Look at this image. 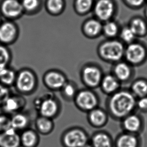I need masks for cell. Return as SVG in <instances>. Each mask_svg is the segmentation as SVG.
<instances>
[{"instance_id": "29", "label": "cell", "mask_w": 147, "mask_h": 147, "mask_svg": "<svg viewBox=\"0 0 147 147\" xmlns=\"http://www.w3.org/2000/svg\"><path fill=\"white\" fill-rule=\"evenodd\" d=\"M11 59L12 55L8 47L0 43V65H9Z\"/></svg>"}, {"instance_id": "40", "label": "cell", "mask_w": 147, "mask_h": 147, "mask_svg": "<svg viewBox=\"0 0 147 147\" xmlns=\"http://www.w3.org/2000/svg\"><path fill=\"white\" fill-rule=\"evenodd\" d=\"M2 17H1V15H0V25H1V24L2 23Z\"/></svg>"}, {"instance_id": "38", "label": "cell", "mask_w": 147, "mask_h": 147, "mask_svg": "<svg viewBox=\"0 0 147 147\" xmlns=\"http://www.w3.org/2000/svg\"><path fill=\"white\" fill-rule=\"evenodd\" d=\"M144 0H127L130 4L134 6H139L143 4Z\"/></svg>"}, {"instance_id": "35", "label": "cell", "mask_w": 147, "mask_h": 147, "mask_svg": "<svg viewBox=\"0 0 147 147\" xmlns=\"http://www.w3.org/2000/svg\"><path fill=\"white\" fill-rule=\"evenodd\" d=\"M104 31L106 34L113 36L117 32V27L115 23L110 22L106 23L104 27Z\"/></svg>"}, {"instance_id": "42", "label": "cell", "mask_w": 147, "mask_h": 147, "mask_svg": "<svg viewBox=\"0 0 147 147\" xmlns=\"http://www.w3.org/2000/svg\"></svg>"}, {"instance_id": "37", "label": "cell", "mask_w": 147, "mask_h": 147, "mask_svg": "<svg viewBox=\"0 0 147 147\" xmlns=\"http://www.w3.org/2000/svg\"><path fill=\"white\" fill-rule=\"evenodd\" d=\"M135 36V34L131 28H125L121 32V37L123 39L127 42L132 41Z\"/></svg>"}, {"instance_id": "2", "label": "cell", "mask_w": 147, "mask_h": 147, "mask_svg": "<svg viewBox=\"0 0 147 147\" xmlns=\"http://www.w3.org/2000/svg\"><path fill=\"white\" fill-rule=\"evenodd\" d=\"M33 105L38 115L53 119L57 118L61 112V101L53 92L38 96L34 100Z\"/></svg>"}, {"instance_id": "28", "label": "cell", "mask_w": 147, "mask_h": 147, "mask_svg": "<svg viewBox=\"0 0 147 147\" xmlns=\"http://www.w3.org/2000/svg\"><path fill=\"white\" fill-rule=\"evenodd\" d=\"M24 13L32 14L38 12L41 6V0H21Z\"/></svg>"}, {"instance_id": "32", "label": "cell", "mask_w": 147, "mask_h": 147, "mask_svg": "<svg viewBox=\"0 0 147 147\" xmlns=\"http://www.w3.org/2000/svg\"><path fill=\"white\" fill-rule=\"evenodd\" d=\"M11 127V115L5 113H0V133L10 129Z\"/></svg>"}, {"instance_id": "4", "label": "cell", "mask_w": 147, "mask_h": 147, "mask_svg": "<svg viewBox=\"0 0 147 147\" xmlns=\"http://www.w3.org/2000/svg\"><path fill=\"white\" fill-rule=\"evenodd\" d=\"M90 136L85 129L74 127L67 129L61 137L63 147H83L90 142Z\"/></svg>"}, {"instance_id": "21", "label": "cell", "mask_w": 147, "mask_h": 147, "mask_svg": "<svg viewBox=\"0 0 147 147\" xmlns=\"http://www.w3.org/2000/svg\"><path fill=\"white\" fill-rule=\"evenodd\" d=\"M17 72L9 65H0V83L9 88L14 87Z\"/></svg>"}, {"instance_id": "24", "label": "cell", "mask_w": 147, "mask_h": 147, "mask_svg": "<svg viewBox=\"0 0 147 147\" xmlns=\"http://www.w3.org/2000/svg\"><path fill=\"white\" fill-rule=\"evenodd\" d=\"M121 83L129 82L131 77V71L127 64L121 63L115 65L113 74Z\"/></svg>"}, {"instance_id": "15", "label": "cell", "mask_w": 147, "mask_h": 147, "mask_svg": "<svg viewBox=\"0 0 147 147\" xmlns=\"http://www.w3.org/2000/svg\"><path fill=\"white\" fill-rule=\"evenodd\" d=\"M89 143L93 147H115V140L106 131H95L90 137Z\"/></svg>"}, {"instance_id": "36", "label": "cell", "mask_w": 147, "mask_h": 147, "mask_svg": "<svg viewBox=\"0 0 147 147\" xmlns=\"http://www.w3.org/2000/svg\"><path fill=\"white\" fill-rule=\"evenodd\" d=\"M136 109L144 113H147V96L137 99Z\"/></svg>"}, {"instance_id": "19", "label": "cell", "mask_w": 147, "mask_h": 147, "mask_svg": "<svg viewBox=\"0 0 147 147\" xmlns=\"http://www.w3.org/2000/svg\"><path fill=\"white\" fill-rule=\"evenodd\" d=\"M21 147H37L40 143V136L35 129L29 127L20 133Z\"/></svg>"}, {"instance_id": "41", "label": "cell", "mask_w": 147, "mask_h": 147, "mask_svg": "<svg viewBox=\"0 0 147 147\" xmlns=\"http://www.w3.org/2000/svg\"></svg>"}, {"instance_id": "16", "label": "cell", "mask_w": 147, "mask_h": 147, "mask_svg": "<svg viewBox=\"0 0 147 147\" xmlns=\"http://www.w3.org/2000/svg\"><path fill=\"white\" fill-rule=\"evenodd\" d=\"M0 147H21L20 133L12 127L0 133Z\"/></svg>"}, {"instance_id": "22", "label": "cell", "mask_w": 147, "mask_h": 147, "mask_svg": "<svg viewBox=\"0 0 147 147\" xmlns=\"http://www.w3.org/2000/svg\"><path fill=\"white\" fill-rule=\"evenodd\" d=\"M145 57V49L139 44H131L129 45L126 51L127 59L131 63H140Z\"/></svg>"}, {"instance_id": "14", "label": "cell", "mask_w": 147, "mask_h": 147, "mask_svg": "<svg viewBox=\"0 0 147 147\" xmlns=\"http://www.w3.org/2000/svg\"><path fill=\"white\" fill-rule=\"evenodd\" d=\"M142 140L140 135L123 131L115 140V147H141Z\"/></svg>"}, {"instance_id": "30", "label": "cell", "mask_w": 147, "mask_h": 147, "mask_svg": "<svg viewBox=\"0 0 147 147\" xmlns=\"http://www.w3.org/2000/svg\"><path fill=\"white\" fill-rule=\"evenodd\" d=\"M101 25L97 21L92 20L88 21L85 26L86 32L90 35H95L100 32Z\"/></svg>"}, {"instance_id": "5", "label": "cell", "mask_w": 147, "mask_h": 147, "mask_svg": "<svg viewBox=\"0 0 147 147\" xmlns=\"http://www.w3.org/2000/svg\"><path fill=\"white\" fill-rule=\"evenodd\" d=\"M73 102L79 110L87 113L99 106L100 99L94 90L85 87L79 90Z\"/></svg>"}, {"instance_id": "31", "label": "cell", "mask_w": 147, "mask_h": 147, "mask_svg": "<svg viewBox=\"0 0 147 147\" xmlns=\"http://www.w3.org/2000/svg\"><path fill=\"white\" fill-rule=\"evenodd\" d=\"M135 35H141L145 33L146 25L145 23L140 19H136L133 21L130 27Z\"/></svg>"}, {"instance_id": "17", "label": "cell", "mask_w": 147, "mask_h": 147, "mask_svg": "<svg viewBox=\"0 0 147 147\" xmlns=\"http://www.w3.org/2000/svg\"><path fill=\"white\" fill-rule=\"evenodd\" d=\"M121 83L113 75H106L103 77L99 86L102 93L107 96L120 90Z\"/></svg>"}, {"instance_id": "39", "label": "cell", "mask_w": 147, "mask_h": 147, "mask_svg": "<svg viewBox=\"0 0 147 147\" xmlns=\"http://www.w3.org/2000/svg\"><path fill=\"white\" fill-rule=\"evenodd\" d=\"M93 147L92 145H91V144L90 143H88V144H87L86 145H85L84 147Z\"/></svg>"}, {"instance_id": "26", "label": "cell", "mask_w": 147, "mask_h": 147, "mask_svg": "<svg viewBox=\"0 0 147 147\" xmlns=\"http://www.w3.org/2000/svg\"><path fill=\"white\" fill-rule=\"evenodd\" d=\"M129 89L137 99L147 96V80L137 79L131 83Z\"/></svg>"}, {"instance_id": "3", "label": "cell", "mask_w": 147, "mask_h": 147, "mask_svg": "<svg viewBox=\"0 0 147 147\" xmlns=\"http://www.w3.org/2000/svg\"><path fill=\"white\" fill-rule=\"evenodd\" d=\"M38 85L36 74L32 69L24 68L17 71L14 87L17 93L23 96L33 94Z\"/></svg>"}, {"instance_id": "33", "label": "cell", "mask_w": 147, "mask_h": 147, "mask_svg": "<svg viewBox=\"0 0 147 147\" xmlns=\"http://www.w3.org/2000/svg\"><path fill=\"white\" fill-rule=\"evenodd\" d=\"M92 0H76L75 6L77 10L80 12H85L91 7Z\"/></svg>"}, {"instance_id": "34", "label": "cell", "mask_w": 147, "mask_h": 147, "mask_svg": "<svg viewBox=\"0 0 147 147\" xmlns=\"http://www.w3.org/2000/svg\"><path fill=\"white\" fill-rule=\"evenodd\" d=\"M10 88L0 83V108L12 93Z\"/></svg>"}, {"instance_id": "11", "label": "cell", "mask_w": 147, "mask_h": 147, "mask_svg": "<svg viewBox=\"0 0 147 147\" xmlns=\"http://www.w3.org/2000/svg\"><path fill=\"white\" fill-rule=\"evenodd\" d=\"M26 104V99L24 96L17 93V94L12 93L1 108L3 113L12 115L24 111Z\"/></svg>"}, {"instance_id": "12", "label": "cell", "mask_w": 147, "mask_h": 147, "mask_svg": "<svg viewBox=\"0 0 147 147\" xmlns=\"http://www.w3.org/2000/svg\"><path fill=\"white\" fill-rule=\"evenodd\" d=\"M123 45L118 41H108L100 48V53L103 57L111 61H118L123 57Z\"/></svg>"}, {"instance_id": "6", "label": "cell", "mask_w": 147, "mask_h": 147, "mask_svg": "<svg viewBox=\"0 0 147 147\" xmlns=\"http://www.w3.org/2000/svg\"><path fill=\"white\" fill-rule=\"evenodd\" d=\"M67 81L65 74L58 69L47 71L43 75L42 78L44 85L51 92H59Z\"/></svg>"}, {"instance_id": "7", "label": "cell", "mask_w": 147, "mask_h": 147, "mask_svg": "<svg viewBox=\"0 0 147 147\" xmlns=\"http://www.w3.org/2000/svg\"><path fill=\"white\" fill-rule=\"evenodd\" d=\"M0 13L9 20L18 19L24 13L21 0H2L0 3Z\"/></svg>"}, {"instance_id": "18", "label": "cell", "mask_w": 147, "mask_h": 147, "mask_svg": "<svg viewBox=\"0 0 147 147\" xmlns=\"http://www.w3.org/2000/svg\"><path fill=\"white\" fill-rule=\"evenodd\" d=\"M11 127L19 133L30 127V116L24 111L11 115Z\"/></svg>"}, {"instance_id": "9", "label": "cell", "mask_w": 147, "mask_h": 147, "mask_svg": "<svg viewBox=\"0 0 147 147\" xmlns=\"http://www.w3.org/2000/svg\"><path fill=\"white\" fill-rule=\"evenodd\" d=\"M103 77L100 69L94 66H88L84 67L81 74L83 84L86 88L93 90L99 88Z\"/></svg>"}, {"instance_id": "20", "label": "cell", "mask_w": 147, "mask_h": 147, "mask_svg": "<svg viewBox=\"0 0 147 147\" xmlns=\"http://www.w3.org/2000/svg\"><path fill=\"white\" fill-rule=\"evenodd\" d=\"M35 130L39 135H49L55 129V123L53 119L38 115L35 120Z\"/></svg>"}, {"instance_id": "10", "label": "cell", "mask_w": 147, "mask_h": 147, "mask_svg": "<svg viewBox=\"0 0 147 147\" xmlns=\"http://www.w3.org/2000/svg\"><path fill=\"white\" fill-rule=\"evenodd\" d=\"M19 35V29L13 21H3L0 25V43L10 45L14 43Z\"/></svg>"}, {"instance_id": "23", "label": "cell", "mask_w": 147, "mask_h": 147, "mask_svg": "<svg viewBox=\"0 0 147 147\" xmlns=\"http://www.w3.org/2000/svg\"><path fill=\"white\" fill-rule=\"evenodd\" d=\"M113 4L111 0H99L95 7L97 16L102 20H107L113 15Z\"/></svg>"}, {"instance_id": "13", "label": "cell", "mask_w": 147, "mask_h": 147, "mask_svg": "<svg viewBox=\"0 0 147 147\" xmlns=\"http://www.w3.org/2000/svg\"><path fill=\"white\" fill-rule=\"evenodd\" d=\"M87 119L91 127L100 129L108 123L109 115L106 109L98 106L87 113Z\"/></svg>"}, {"instance_id": "8", "label": "cell", "mask_w": 147, "mask_h": 147, "mask_svg": "<svg viewBox=\"0 0 147 147\" xmlns=\"http://www.w3.org/2000/svg\"><path fill=\"white\" fill-rule=\"evenodd\" d=\"M120 121L123 131L127 133L140 135L145 127L143 117L136 112L128 115Z\"/></svg>"}, {"instance_id": "1", "label": "cell", "mask_w": 147, "mask_h": 147, "mask_svg": "<svg viewBox=\"0 0 147 147\" xmlns=\"http://www.w3.org/2000/svg\"><path fill=\"white\" fill-rule=\"evenodd\" d=\"M137 99L129 89L121 88L108 96L105 103L109 117L115 121H121L136 110Z\"/></svg>"}, {"instance_id": "27", "label": "cell", "mask_w": 147, "mask_h": 147, "mask_svg": "<svg viewBox=\"0 0 147 147\" xmlns=\"http://www.w3.org/2000/svg\"><path fill=\"white\" fill-rule=\"evenodd\" d=\"M45 6L49 14L57 16L64 10L65 7V0H46Z\"/></svg>"}, {"instance_id": "25", "label": "cell", "mask_w": 147, "mask_h": 147, "mask_svg": "<svg viewBox=\"0 0 147 147\" xmlns=\"http://www.w3.org/2000/svg\"><path fill=\"white\" fill-rule=\"evenodd\" d=\"M79 90V89L76 83L68 80L59 92L63 100L67 102H71L73 101Z\"/></svg>"}]
</instances>
